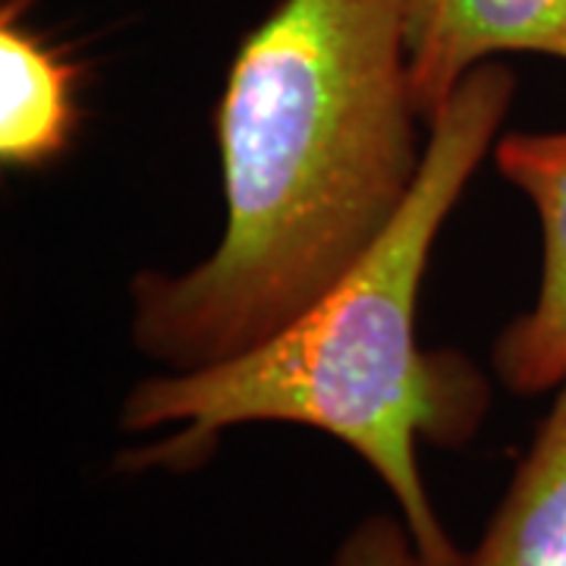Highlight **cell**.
<instances>
[{
  "instance_id": "3",
  "label": "cell",
  "mask_w": 566,
  "mask_h": 566,
  "mask_svg": "<svg viewBox=\"0 0 566 566\" xmlns=\"http://www.w3.org/2000/svg\"><path fill=\"white\" fill-rule=\"evenodd\" d=\"M494 161L542 223L538 296L494 344L501 385L535 397L566 381V129L510 133L494 145Z\"/></svg>"
},
{
  "instance_id": "2",
  "label": "cell",
  "mask_w": 566,
  "mask_h": 566,
  "mask_svg": "<svg viewBox=\"0 0 566 566\" xmlns=\"http://www.w3.org/2000/svg\"><path fill=\"white\" fill-rule=\"evenodd\" d=\"M513 92L516 76L501 61L457 85L428 129L419 180L397 221L300 318L233 359L133 387L123 431L174 434L126 450L123 469L189 472L237 424L315 428L375 469L428 564L465 566L469 554L428 497L419 444H469L491 409V385L460 353L424 349L416 318L434 240L497 139Z\"/></svg>"
},
{
  "instance_id": "7",
  "label": "cell",
  "mask_w": 566,
  "mask_h": 566,
  "mask_svg": "<svg viewBox=\"0 0 566 566\" xmlns=\"http://www.w3.org/2000/svg\"><path fill=\"white\" fill-rule=\"evenodd\" d=\"M331 566H431L419 554L403 516L375 513L346 535Z\"/></svg>"
},
{
  "instance_id": "5",
  "label": "cell",
  "mask_w": 566,
  "mask_h": 566,
  "mask_svg": "<svg viewBox=\"0 0 566 566\" xmlns=\"http://www.w3.org/2000/svg\"><path fill=\"white\" fill-rule=\"evenodd\" d=\"M76 63L25 20V0L0 10V158L7 167H44L70 148Z\"/></svg>"
},
{
  "instance_id": "1",
  "label": "cell",
  "mask_w": 566,
  "mask_h": 566,
  "mask_svg": "<svg viewBox=\"0 0 566 566\" xmlns=\"http://www.w3.org/2000/svg\"><path fill=\"white\" fill-rule=\"evenodd\" d=\"M214 123L221 243L182 274L133 281V340L167 371L274 337L403 211L428 145L406 0H281L240 44Z\"/></svg>"
},
{
  "instance_id": "4",
  "label": "cell",
  "mask_w": 566,
  "mask_h": 566,
  "mask_svg": "<svg viewBox=\"0 0 566 566\" xmlns=\"http://www.w3.org/2000/svg\"><path fill=\"white\" fill-rule=\"evenodd\" d=\"M409 80L422 123H434L457 85L504 54L566 63V0H406Z\"/></svg>"
},
{
  "instance_id": "6",
  "label": "cell",
  "mask_w": 566,
  "mask_h": 566,
  "mask_svg": "<svg viewBox=\"0 0 566 566\" xmlns=\"http://www.w3.org/2000/svg\"><path fill=\"white\" fill-rule=\"evenodd\" d=\"M465 566H566V381Z\"/></svg>"
}]
</instances>
